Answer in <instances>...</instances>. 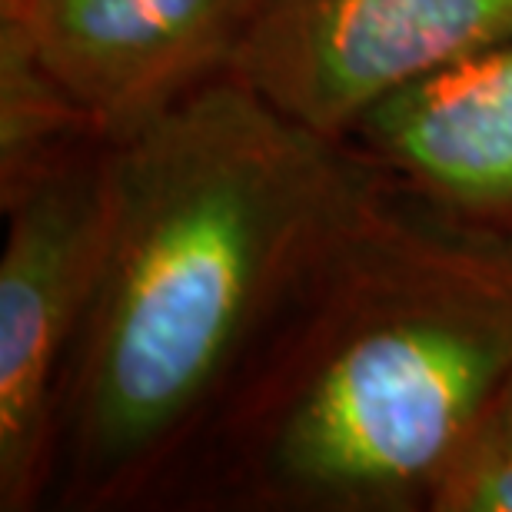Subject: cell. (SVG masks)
<instances>
[{"label":"cell","instance_id":"6da1fadb","mask_svg":"<svg viewBox=\"0 0 512 512\" xmlns=\"http://www.w3.org/2000/svg\"><path fill=\"white\" fill-rule=\"evenodd\" d=\"M376 177L237 74L117 133L104 263L57 396L50 509H167L276 313Z\"/></svg>","mask_w":512,"mask_h":512},{"label":"cell","instance_id":"5b68a950","mask_svg":"<svg viewBox=\"0 0 512 512\" xmlns=\"http://www.w3.org/2000/svg\"><path fill=\"white\" fill-rule=\"evenodd\" d=\"M270 0H24L14 27L40 67L107 133L233 74Z\"/></svg>","mask_w":512,"mask_h":512},{"label":"cell","instance_id":"9c48e42d","mask_svg":"<svg viewBox=\"0 0 512 512\" xmlns=\"http://www.w3.org/2000/svg\"><path fill=\"white\" fill-rule=\"evenodd\" d=\"M483 433L493 436L496 443H503V446L512 449V376H509V383L503 386V393H499L496 406L489 409V416L483 423Z\"/></svg>","mask_w":512,"mask_h":512},{"label":"cell","instance_id":"277c9868","mask_svg":"<svg viewBox=\"0 0 512 512\" xmlns=\"http://www.w3.org/2000/svg\"><path fill=\"white\" fill-rule=\"evenodd\" d=\"M509 37L512 0H270L233 74L343 140L386 97Z\"/></svg>","mask_w":512,"mask_h":512},{"label":"cell","instance_id":"30bf717a","mask_svg":"<svg viewBox=\"0 0 512 512\" xmlns=\"http://www.w3.org/2000/svg\"><path fill=\"white\" fill-rule=\"evenodd\" d=\"M20 4H24V0H0V14H14Z\"/></svg>","mask_w":512,"mask_h":512},{"label":"cell","instance_id":"52a82bcc","mask_svg":"<svg viewBox=\"0 0 512 512\" xmlns=\"http://www.w3.org/2000/svg\"><path fill=\"white\" fill-rule=\"evenodd\" d=\"M104 137L114 133L40 67L24 34L0 27V203Z\"/></svg>","mask_w":512,"mask_h":512},{"label":"cell","instance_id":"8992f818","mask_svg":"<svg viewBox=\"0 0 512 512\" xmlns=\"http://www.w3.org/2000/svg\"><path fill=\"white\" fill-rule=\"evenodd\" d=\"M343 143L396 187L512 237V37L386 97Z\"/></svg>","mask_w":512,"mask_h":512},{"label":"cell","instance_id":"ba28073f","mask_svg":"<svg viewBox=\"0 0 512 512\" xmlns=\"http://www.w3.org/2000/svg\"><path fill=\"white\" fill-rule=\"evenodd\" d=\"M426 512H512V449L479 429L436 483Z\"/></svg>","mask_w":512,"mask_h":512},{"label":"cell","instance_id":"3957f363","mask_svg":"<svg viewBox=\"0 0 512 512\" xmlns=\"http://www.w3.org/2000/svg\"><path fill=\"white\" fill-rule=\"evenodd\" d=\"M114 140L87 143L4 203L0 509L47 506L57 396L94 296L114 213Z\"/></svg>","mask_w":512,"mask_h":512},{"label":"cell","instance_id":"7a4b0ae2","mask_svg":"<svg viewBox=\"0 0 512 512\" xmlns=\"http://www.w3.org/2000/svg\"><path fill=\"white\" fill-rule=\"evenodd\" d=\"M512 376V237L376 177L223 399L167 509L423 512Z\"/></svg>","mask_w":512,"mask_h":512}]
</instances>
